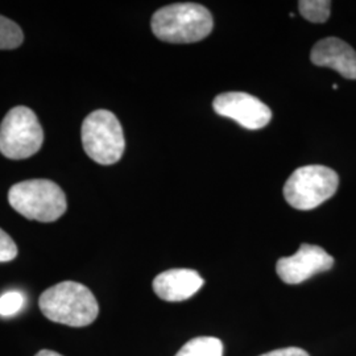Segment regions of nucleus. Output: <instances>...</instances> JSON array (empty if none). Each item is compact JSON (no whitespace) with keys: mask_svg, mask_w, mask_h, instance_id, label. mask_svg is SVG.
Segmentation results:
<instances>
[{"mask_svg":"<svg viewBox=\"0 0 356 356\" xmlns=\"http://www.w3.org/2000/svg\"><path fill=\"white\" fill-rule=\"evenodd\" d=\"M8 202L31 220L51 223L64 216L67 204L63 189L51 179H28L15 184Z\"/></svg>","mask_w":356,"mask_h":356,"instance_id":"obj_3","label":"nucleus"},{"mask_svg":"<svg viewBox=\"0 0 356 356\" xmlns=\"http://www.w3.org/2000/svg\"><path fill=\"white\" fill-rule=\"evenodd\" d=\"M260 356H310L305 350L298 348V347H286V348H280V350H273L267 354H263Z\"/></svg>","mask_w":356,"mask_h":356,"instance_id":"obj_16","label":"nucleus"},{"mask_svg":"<svg viewBox=\"0 0 356 356\" xmlns=\"http://www.w3.org/2000/svg\"><path fill=\"white\" fill-rule=\"evenodd\" d=\"M334 257L322 247L301 244L300 250L288 257H281L276 264V272L285 284H301L314 275L330 270Z\"/></svg>","mask_w":356,"mask_h":356,"instance_id":"obj_8","label":"nucleus"},{"mask_svg":"<svg viewBox=\"0 0 356 356\" xmlns=\"http://www.w3.org/2000/svg\"><path fill=\"white\" fill-rule=\"evenodd\" d=\"M176 356H223V343L214 337H198L185 344Z\"/></svg>","mask_w":356,"mask_h":356,"instance_id":"obj_11","label":"nucleus"},{"mask_svg":"<svg viewBox=\"0 0 356 356\" xmlns=\"http://www.w3.org/2000/svg\"><path fill=\"white\" fill-rule=\"evenodd\" d=\"M35 356H63L60 355L58 353H56V351H51V350H41V351H38V354Z\"/></svg>","mask_w":356,"mask_h":356,"instance_id":"obj_17","label":"nucleus"},{"mask_svg":"<svg viewBox=\"0 0 356 356\" xmlns=\"http://www.w3.org/2000/svg\"><path fill=\"white\" fill-rule=\"evenodd\" d=\"M38 306L47 318L72 327L89 326L99 314L95 296L76 281H63L47 289L41 294Z\"/></svg>","mask_w":356,"mask_h":356,"instance_id":"obj_1","label":"nucleus"},{"mask_svg":"<svg viewBox=\"0 0 356 356\" xmlns=\"http://www.w3.org/2000/svg\"><path fill=\"white\" fill-rule=\"evenodd\" d=\"M26 304V297L20 292L4 293L0 297V316L1 317H13L17 314Z\"/></svg>","mask_w":356,"mask_h":356,"instance_id":"obj_14","label":"nucleus"},{"mask_svg":"<svg viewBox=\"0 0 356 356\" xmlns=\"http://www.w3.org/2000/svg\"><path fill=\"white\" fill-rule=\"evenodd\" d=\"M339 177L335 170L323 165L298 168L285 182L284 197L297 210H313L337 193Z\"/></svg>","mask_w":356,"mask_h":356,"instance_id":"obj_5","label":"nucleus"},{"mask_svg":"<svg viewBox=\"0 0 356 356\" xmlns=\"http://www.w3.org/2000/svg\"><path fill=\"white\" fill-rule=\"evenodd\" d=\"M312 63L338 72L347 79H356V51L343 40L323 38L310 53Z\"/></svg>","mask_w":356,"mask_h":356,"instance_id":"obj_10","label":"nucleus"},{"mask_svg":"<svg viewBox=\"0 0 356 356\" xmlns=\"http://www.w3.org/2000/svg\"><path fill=\"white\" fill-rule=\"evenodd\" d=\"M44 132L38 115L17 106L10 110L0 124V152L11 160H24L41 149Z\"/></svg>","mask_w":356,"mask_h":356,"instance_id":"obj_6","label":"nucleus"},{"mask_svg":"<svg viewBox=\"0 0 356 356\" xmlns=\"http://www.w3.org/2000/svg\"><path fill=\"white\" fill-rule=\"evenodd\" d=\"M24 41L22 28L15 22L0 15V49L8 51L19 48Z\"/></svg>","mask_w":356,"mask_h":356,"instance_id":"obj_12","label":"nucleus"},{"mask_svg":"<svg viewBox=\"0 0 356 356\" xmlns=\"http://www.w3.org/2000/svg\"><path fill=\"white\" fill-rule=\"evenodd\" d=\"M210 11L197 3H177L153 13V35L172 44H191L207 38L213 31Z\"/></svg>","mask_w":356,"mask_h":356,"instance_id":"obj_2","label":"nucleus"},{"mask_svg":"<svg viewBox=\"0 0 356 356\" xmlns=\"http://www.w3.org/2000/svg\"><path fill=\"white\" fill-rule=\"evenodd\" d=\"M17 256V245L13 238L0 229V263L11 261Z\"/></svg>","mask_w":356,"mask_h":356,"instance_id":"obj_15","label":"nucleus"},{"mask_svg":"<svg viewBox=\"0 0 356 356\" xmlns=\"http://www.w3.org/2000/svg\"><path fill=\"white\" fill-rule=\"evenodd\" d=\"M204 280L194 269H169L153 280V291L168 302H181L193 297L204 286Z\"/></svg>","mask_w":356,"mask_h":356,"instance_id":"obj_9","label":"nucleus"},{"mask_svg":"<svg viewBox=\"0 0 356 356\" xmlns=\"http://www.w3.org/2000/svg\"><path fill=\"white\" fill-rule=\"evenodd\" d=\"M81 138L85 152L101 165L116 164L124 153L123 128L111 111L97 110L88 115L82 123Z\"/></svg>","mask_w":356,"mask_h":356,"instance_id":"obj_4","label":"nucleus"},{"mask_svg":"<svg viewBox=\"0 0 356 356\" xmlns=\"http://www.w3.org/2000/svg\"><path fill=\"white\" fill-rule=\"evenodd\" d=\"M213 108L216 114L229 118L251 131L266 127L272 119L267 104L247 92L220 94L214 99Z\"/></svg>","mask_w":356,"mask_h":356,"instance_id":"obj_7","label":"nucleus"},{"mask_svg":"<svg viewBox=\"0 0 356 356\" xmlns=\"http://www.w3.org/2000/svg\"><path fill=\"white\" fill-rule=\"evenodd\" d=\"M331 1L327 0H301L298 10L304 19L312 23H325L330 17Z\"/></svg>","mask_w":356,"mask_h":356,"instance_id":"obj_13","label":"nucleus"}]
</instances>
